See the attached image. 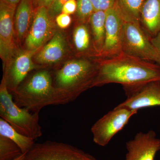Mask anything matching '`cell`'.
Returning <instances> with one entry per match:
<instances>
[{
	"instance_id": "27",
	"label": "cell",
	"mask_w": 160,
	"mask_h": 160,
	"mask_svg": "<svg viewBox=\"0 0 160 160\" xmlns=\"http://www.w3.org/2000/svg\"><path fill=\"white\" fill-rule=\"evenodd\" d=\"M151 41L157 51L160 59V32L154 37L151 38Z\"/></svg>"
},
{
	"instance_id": "24",
	"label": "cell",
	"mask_w": 160,
	"mask_h": 160,
	"mask_svg": "<svg viewBox=\"0 0 160 160\" xmlns=\"http://www.w3.org/2000/svg\"><path fill=\"white\" fill-rule=\"evenodd\" d=\"M69 0H53L48 9V12L51 18L56 17L62 13V8L64 4Z\"/></svg>"
},
{
	"instance_id": "4",
	"label": "cell",
	"mask_w": 160,
	"mask_h": 160,
	"mask_svg": "<svg viewBox=\"0 0 160 160\" xmlns=\"http://www.w3.org/2000/svg\"><path fill=\"white\" fill-rule=\"evenodd\" d=\"M0 116L21 134L36 139L42 135L38 112L17 106L3 77L0 85Z\"/></svg>"
},
{
	"instance_id": "5",
	"label": "cell",
	"mask_w": 160,
	"mask_h": 160,
	"mask_svg": "<svg viewBox=\"0 0 160 160\" xmlns=\"http://www.w3.org/2000/svg\"><path fill=\"white\" fill-rule=\"evenodd\" d=\"M122 53L160 64L158 54L141 24L125 22L123 26Z\"/></svg>"
},
{
	"instance_id": "31",
	"label": "cell",
	"mask_w": 160,
	"mask_h": 160,
	"mask_svg": "<svg viewBox=\"0 0 160 160\" xmlns=\"http://www.w3.org/2000/svg\"><path fill=\"white\" fill-rule=\"evenodd\" d=\"M38 1V0H32V4L35 6H37Z\"/></svg>"
},
{
	"instance_id": "18",
	"label": "cell",
	"mask_w": 160,
	"mask_h": 160,
	"mask_svg": "<svg viewBox=\"0 0 160 160\" xmlns=\"http://www.w3.org/2000/svg\"><path fill=\"white\" fill-rule=\"evenodd\" d=\"M146 0H115L113 7L125 22L140 24L141 13Z\"/></svg>"
},
{
	"instance_id": "6",
	"label": "cell",
	"mask_w": 160,
	"mask_h": 160,
	"mask_svg": "<svg viewBox=\"0 0 160 160\" xmlns=\"http://www.w3.org/2000/svg\"><path fill=\"white\" fill-rule=\"evenodd\" d=\"M138 111L117 106L97 121L91 129L95 143L101 146L108 145L110 140L128 124Z\"/></svg>"
},
{
	"instance_id": "11",
	"label": "cell",
	"mask_w": 160,
	"mask_h": 160,
	"mask_svg": "<svg viewBox=\"0 0 160 160\" xmlns=\"http://www.w3.org/2000/svg\"><path fill=\"white\" fill-rule=\"evenodd\" d=\"M33 18L26 36V45L27 50L37 51L51 37L54 26L46 7H38Z\"/></svg>"
},
{
	"instance_id": "12",
	"label": "cell",
	"mask_w": 160,
	"mask_h": 160,
	"mask_svg": "<svg viewBox=\"0 0 160 160\" xmlns=\"http://www.w3.org/2000/svg\"><path fill=\"white\" fill-rule=\"evenodd\" d=\"M126 148L124 160H154L160 150V139L153 130L139 132L126 143Z\"/></svg>"
},
{
	"instance_id": "25",
	"label": "cell",
	"mask_w": 160,
	"mask_h": 160,
	"mask_svg": "<svg viewBox=\"0 0 160 160\" xmlns=\"http://www.w3.org/2000/svg\"><path fill=\"white\" fill-rule=\"evenodd\" d=\"M71 18L69 15L61 13L56 17V22L61 29H66L71 23Z\"/></svg>"
},
{
	"instance_id": "8",
	"label": "cell",
	"mask_w": 160,
	"mask_h": 160,
	"mask_svg": "<svg viewBox=\"0 0 160 160\" xmlns=\"http://www.w3.org/2000/svg\"><path fill=\"white\" fill-rule=\"evenodd\" d=\"M16 8L1 1L0 3V56L6 68L15 55L17 47L14 42V16Z\"/></svg>"
},
{
	"instance_id": "7",
	"label": "cell",
	"mask_w": 160,
	"mask_h": 160,
	"mask_svg": "<svg viewBox=\"0 0 160 160\" xmlns=\"http://www.w3.org/2000/svg\"><path fill=\"white\" fill-rule=\"evenodd\" d=\"M23 160H98L81 149L66 143L46 141L35 143Z\"/></svg>"
},
{
	"instance_id": "21",
	"label": "cell",
	"mask_w": 160,
	"mask_h": 160,
	"mask_svg": "<svg viewBox=\"0 0 160 160\" xmlns=\"http://www.w3.org/2000/svg\"><path fill=\"white\" fill-rule=\"evenodd\" d=\"M22 153L14 142L0 135V160H12Z\"/></svg>"
},
{
	"instance_id": "28",
	"label": "cell",
	"mask_w": 160,
	"mask_h": 160,
	"mask_svg": "<svg viewBox=\"0 0 160 160\" xmlns=\"http://www.w3.org/2000/svg\"><path fill=\"white\" fill-rule=\"evenodd\" d=\"M53 1V0H38L37 6H43L48 8Z\"/></svg>"
},
{
	"instance_id": "3",
	"label": "cell",
	"mask_w": 160,
	"mask_h": 160,
	"mask_svg": "<svg viewBox=\"0 0 160 160\" xmlns=\"http://www.w3.org/2000/svg\"><path fill=\"white\" fill-rule=\"evenodd\" d=\"M98 61L80 58L67 62L56 72L53 81L56 89L70 102L92 88L98 71Z\"/></svg>"
},
{
	"instance_id": "19",
	"label": "cell",
	"mask_w": 160,
	"mask_h": 160,
	"mask_svg": "<svg viewBox=\"0 0 160 160\" xmlns=\"http://www.w3.org/2000/svg\"><path fill=\"white\" fill-rule=\"evenodd\" d=\"M0 135L8 138L19 147L23 153H27L34 145L33 139L21 134L5 120L0 118Z\"/></svg>"
},
{
	"instance_id": "14",
	"label": "cell",
	"mask_w": 160,
	"mask_h": 160,
	"mask_svg": "<svg viewBox=\"0 0 160 160\" xmlns=\"http://www.w3.org/2000/svg\"><path fill=\"white\" fill-rule=\"evenodd\" d=\"M66 49V41L64 36L61 32H56L36 55L35 62L41 65L56 64L62 59Z\"/></svg>"
},
{
	"instance_id": "20",
	"label": "cell",
	"mask_w": 160,
	"mask_h": 160,
	"mask_svg": "<svg viewBox=\"0 0 160 160\" xmlns=\"http://www.w3.org/2000/svg\"><path fill=\"white\" fill-rule=\"evenodd\" d=\"M87 25L79 23L73 31V43L76 49L80 54H89L92 47L93 48L90 30Z\"/></svg>"
},
{
	"instance_id": "15",
	"label": "cell",
	"mask_w": 160,
	"mask_h": 160,
	"mask_svg": "<svg viewBox=\"0 0 160 160\" xmlns=\"http://www.w3.org/2000/svg\"><path fill=\"white\" fill-rule=\"evenodd\" d=\"M140 24L150 38L160 32V0H146L141 13Z\"/></svg>"
},
{
	"instance_id": "10",
	"label": "cell",
	"mask_w": 160,
	"mask_h": 160,
	"mask_svg": "<svg viewBox=\"0 0 160 160\" xmlns=\"http://www.w3.org/2000/svg\"><path fill=\"white\" fill-rule=\"evenodd\" d=\"M125 22L114 7L106 10L105 43L99 57L101 59L110 58L122 54Z\"/></svg>"
},
{
	"instance_id": "23",
	"label": "cell",
	"mask_w": 160,
	"mask_h": 160,
	"mask_svg": "<svg viewBox=\"0 0 160 160\" xmlns=\"http://www.w3.org/2000/svg\"><path fill=\"white\" fill-rule=\"evenodd\" d=\"M95 11H106L109 9L113 8L115 0H90Z\"/></svg>"
},
{
	"instance_id": "26",
	"label": "cell",
	"mask_w": 160,
	"mask_h": 160,
	"mask_svg": "<svg viewBox=\"0 0 160 160\" xmlns=\"http://www.w3.org/2000/svg\"><path fill=\"white\" fill-rule=\"evenodd\" d=\"M77 6V0H69L63 6L62 12L69 15L73 14L76 12Z\"/></svg>"
},
{
	"instance_id": "2",
	"label": "cell",
	"mask_w": 160,
	"mask_h": 160,
	"mask_svg": "<svg viewBox=\"0 0 160 160\" xmlns=\"http://www.w3.org/2000/svg\"><path fill=\"white\" fill-rule=\"evenodd\" d=\"M13 93L15 104L32 112L39 113L46 106L69 102L56 89L51 73L47 70L34 72L25 82H22Z\"/></svg>"
},
{
	"instance_id": "16",
	"label": "cell",
	"mask_w": 160,
	"mask_h": 160,
	"mask_svg": "<svg viewBox=\"0 0 160 160\" xmlns=\"http://www.w3.org/2000/svg\"><path fill=\"white\" fill-rule=\"evenodd\" d=\"M32 0H21L14 16L15 30L19 39L28 34L33 17Z\"/></svg>"
},
{
	"instance_id": "17",
	"label": "cell",
	"mask_w": 160,
	"mask_h": 160,
	"mask_svg": "<svg viewBox=\"0 0 160 160\" xmlns=\"http://www.w3.org/2000/svg\"><path fill=\"white\" fill-rule=\"evenodd\" d=\"M106 11H95L89 19L93 48L96 56L102 51L106 37Z\"/></svg>"
},
{
	"instance_id": "9",
	"label": "cell",
	"mask_w": 160,
	"mask_h": 160,
	"mask_svg": "<svg viewBox=\"0 0 160 160\" xmlns=\"http://www.w3.org/2000/svg\"><path fill=\"white\" fill-rule=\"evenodd\" d=\"M124 89L127 98L118 105L119 107L138 111L143 108L160 106V81Z\"/></svg>"
},
{
	"instance_id": "29",
	"label": "cell",
	"mask_w": 160,
	"mask_h": 160,
	"mask_svg": "<svg viewBox=\"0 0 160 160\" xmlns=\"http://www.w3.org/2000/svg\"><path fill=\"white\" fill-rule=\"evenodd\" d=\"M1 1L12 7L16 8L17 6L20 3L21 0H1Z\"/></svg>"
},
{
	"instance_id": "22",
	"label": "cell",
	"mask_w": 160,
	"mask_h": 160,
	"mask_svg": "<svg viewBox=\"0 0 160 160\" xmlns=\"http://www.w3.org/2000/svg\"><path fill=\"white\" fill-rule=\"evenodd\" d=\"M76 14L79 23L88 24L92 15L95 11L90 0H77Z\"/></svg>"
},
{
	"instance_id": "13",
	"label": "cell",
	"mask_w": 160,
	"mask_h": 160,
	"mask_svg": "<svg viewBox=\"0 0 160 160\" xmlns=\"http://www.w3.org/2000/svg\"><path fill=\"white\" fill-rule=\"evenodd\" d=\"M36 51L24 50L16 55L13 61L5 68L3 77L6 80L7 88L10 93L13 92L24 81L29 72L36 66L32 60Z\"/></svg>"
},
{
	"instance_id": "1",
	"label": "cell",
	"mask_w": 160,
	"mask_h": 160,
	"mask_svg": "<svg viewBox=\"0 0 160 160\" xmlns=\"http://www.w3.org/2000/svg\"><path fill=\"white\" fill-rule=\"evenodd\" d=\"M98 61V71L92 88L117 83L128 89L160 81V66L152 62L122 53Z\"/></svg>"
},
{
	"instance_id": "30",
	"label": "cell",
	"mask_w": 160,
	"mask_h": 160,
	"mask_svg": "<svg viewBox=\"0 0 160 160\" xmlns=\"http://www.w3.org/2000/svg\"><path fill=\"white\" fill-rule=\"evenodd\" d=\"M26 153H22L21 154V155L19 156L18 157L15 158L13 159L12 160H24V158L25 157Z\"/></svg>"
}]
</instances>
